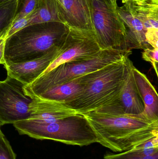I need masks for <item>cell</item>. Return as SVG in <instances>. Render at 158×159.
<instances>
[{
  "label": "cell",
  "mask_w": 158,
  "mask_h": 159,
  "mask_svg": "<svg viewBox=\"0 0 158 159\" xmlns=\"http://www.w3.org/2000/svg\"><path fill=\"white\" fill-rule=\"evenodd\" d=\"M93 130L98 143L114 152L127 151L158 136V121L142 114L124 113L118 102L82 114Z\"/></svg>",
  "instance_id": "6da1fadb"
},
{
  "label": "cell",
  "mask_w": 158,
  "mask_h": 159,
  "mask_svg": "<svg viewBox=\"0 0 158 159\" xmlns=\"http://www.w3.org/2000/svg\"><path fill=\"white\" fill-rule=\"evenodd\" d=\"M129 57L79 77L82 89L63 102L81 114L118 102L130 61Z\"/></svg>",
  "instance_id": "7a4b0ae2"
},
{
  "label": "cell",
  "mask_w": 158,
  "mask_h": 159,
  "mask_svg": "<svg viewBox=\"0 0 158 159\" xmlns=\"http://www.w3.org/2000/svg\"><path fill=\"white\" fill-rule=\"evenodd\" d=\"M68 29L65 23L50 21L31 24L19 30L6 40V65L43 57L60 43Z\"/></svg>",
  "instance_id": "3957f363"
},
{
  "label": "cell",
  "mask_w": 158,
  "mask_h": 159,
  "mask_svg": "<svg viewBox=\"0 0 158 159\" xmlns=\"http://www.w3.org/2000/svg\"><path fill=\"white\" fill-rule=\"evenodd\" d=\"M13 125L19 134L38 140H53L80 147L98 143L93 130L82 114L50 123L26 120L15 122Z\"/></svg>",
  "instance_id": "277c9868"
},
{
  "label": "cell",
  "mask_w": 158,
  "mask_h": 159,
  "mask_svg": "<svg viewBox=\"0 0 158 159\" xmlns=\"http://www.w3.org/2000/svg\"><path fill=\"white\" fill-rule=\"evenodd\" d=\"M132 52H124L113 49L100 50L92 57L63 63L40 77L26 87L35 95L57 85L92 72L103 67L129 57Z\"/></svg>",
  "instance_id": "5b68a950"
},
{
  "label": "cell",
  "mask_w": 158,
  "mask_h": 159,
  "mask_svg": "<svg viewBox=\"0 0 158 159\" xmlns=\"http://www.w3.org/2000/svg\"><path fill=\"white\" fill-rule=\"evenodd\" d=\"M90 3L93 30L100 49L132 52L126 28L117 9L108 0H90Z\"/></svg>",
  "instance_id": "8992f818"
},
{
  "label": "cell",
  "mask_w": 158,
  "mask_h": 159,
  "mask_svg": "<svg viewBox=\"0 0 158 159\" xmlns=\"http://www.w3.org/2000/svg\"><path fill=\"white\" fill-rule=\"evenodd\" d=\"M100 50L93 31L68 27L59 44L56 58L40 76L63 63L92 57Z\"/></svg>",
  "instance_id": "52a82bcc"
},
{
  "label": "cell",
  "mask_w": 158,
  "mask_h": 159,
  "mask_svg": "<svg viewBox=\"0 0 158 159\" xmlns=\"http://www.w3.org/2000/svg\"><path fill=\"white\" fill-rule=\"evenodd\" d=\"M26 85L7 75L0 81V126L29 119L32 102L24 89Z\"/></svg>",
  "instance_id": "ba28073f"
},
{
  "label": "cell",
  "mask_w": 158,
  "mask_h": 159,
  "mask_svg": "<svg viewBox=\"0 0 158 159\" xmlns=\"http://www.w3.org/2000/svg\"><path fill=\"white\" fill-rule=\"evenodd\" d=\"M26 86L24 89L32 100L29 107L30 117L28 120L39 123H50L81 114L64 102L43 99L37 96Z\"/></svg>",
  "instance_id": "9c48e42d"
},
{
  "label": "cell",
  "mask_w": 158,
  "mask_h": 159,
  "mask_svg": "<svg viewBox=\"0 0 158 159\" xmlns=\"http://www.w3.org/2000/svg\"><path fill=\"white\" fill-rule=\"evenodd\" d=\"M59 44L53 48L41 57L29 61L6 65L4 67L7 75L19 80L26 86L31 84L44 72L56 58Z\"/></svg>",
  "instance_id": "30bf717a"
},
{
  "label": "cell",
  "mask_w": 158,
  "mask_h": 159,
  "mask_svg": "<svg viewBox=\"0 0 158 159\" xmlns=\"http://www.w3.org/2000/svg\"><path fill=\"white\" fill-rule=\"evenodd\" d=\"M121 19L127 30V40L130 49H144L149 47L146 41V30L142 22L135 16L129 2L117 8Z\"/></svg>",
  "instance_id": "8fae6325"
},
{
  "label": "cell",
  "mask_w": 158,
  "mask_h": 159,
  "mask_svg": "<svg viewBox=\"0 0 158 159\" xmlns=\"http://www.w3.org/2000/svg\"><path fill=\"white\" fill-rule=\"evenodd\" d=\"M133 72L138 91L144 106L142 115L150 121H158V95L156 89L146 75L134 66Z\"/></svg>",
  "instance_id": "7c38bea8"
},
{
  "label": "cell",
  "mask_w": 158,
  "mask_h": 159,
  "mask_svg": "<svg viewBox=\"0 0 158 159\" xmlns=\"http://www.w3.org/2000/svg\"><path fill=\"white\" fill-rule=\"evenodd\" d=\"M133 67L132 62L130 61L119 103L125 114L139 115L143 112L144 106L135 83L133 72Z\"/></svg>",
  "instance_id": "4fadbf2b"
},
{
  "label": "cell",
  "mask_w": 158,
  "mask_h": 159,
  "mask_svg": "<svg viewBox=\"0 0 158 159\" xmlns=\"http://www.w3.org/2000/svg\"><path fill=\"white\" fill-rule=\"evenodd\" d=\"M103 159H158V136L117 154H108Z\"/></svg>",
  "instance_id": "5bb4252c"
},
{
  "label": "cell",
  "mask_w": 158,
  "mask_h": 159,
  "mask_svg": "<svg viewBox=\"0 0 158 159\" xmlns=\"http://www.w3.org/2000/svg\"><path fill=\"white\" fill-rule=\"evenodd\" d=\"M129 3L146 31L158 29V0H130Z\"/></svg>",
  "instance_id": "9a60e30c"
},
{
  "label": "cell",
  "mask_w": 158,
  "mask_h": 159,
  "mask_svg": "<svg viewBox=\"0 0 158 159\" xmlns=\"http://www.w3.org/2000/svg\"><path fill=\"white\" fill-rule=\"evenodd\" d=\"M63 4L67 26L93 31L91 20L78 0H63Z\"/></svg>",
  "instance_id": "2e32d148"
},
{
  "label": "cell",
  "mask_w": 158,
  "mask_h": 159,
  "mask_svg": "<svg viewBox=\"0 0 158 159\" xmlns=\"http://www.w3.org/2000/svg\"><path fill=\"white\" fill-rule=\"evenodd\" d=\"M36 12L30 25L50 21L65 24V12L57 0H37Z\"/></svg>",
  "instance_id": "e0dca14e"
},
{
  "label": "cell",
  "mask_w": 158,
  "mask_h": 159,
  "mask_svg": "<svg viewBox=\"0 0 158 159\" xmlns=\"http://www.w3.org/2000/svg\"><path fill=\"white\" fill-rule=\"evenodd\" d=\"M82 88V83L79 77H78L66 83L50 88L36 95L43 99L63 102L77 95L80 92Z\"/></svg>",
  "instance_id": "ac0fdd59"
},
{
  "label": "cell",
  "mask_w": 158,
  "mask_h": 159,
  "mask_svg": "<svg viewBox=\"0 0 158 159\" xmlns=\"http://www.w3.org/2000/svg\"><path fill=\"white\" fill-rule=\"evenodd\" d=\"M17 0H12L0 5V37L6 40L7 32L14 22Z\"/></svg>",
  "instance_id": "d6986e66"
},
{
  "label": "cell",
  "mask_w": 158,
  "mask_h": 159,
  "mask_svg": "<svg viewBox=\"0 0 158 159\" xmlns=\"http://www.w3.org/2000/svg\"><path fill=\"white\" fill-rule=\"evenodd\" d=\"M37 3V0H17L14 22L32 14L36 10Z\"/></svg>",
  "instance_id": "ffe728a7"
},
{
  "label": "cell",
  "mask_w": 158,
  "mask_h": 159,
  "mask_svg": "<svg viewBox=\"0 0 158 159\" xmlns=\"http://www.w3.org/2000/svg\"><path fill=\"white\" fill-rule=\"evenodd\" d=\"M0 159H16L15 154L2 130H0Z\"/></svg>",
  "instance_id": "44dd1931"
},
{
  "label": "cell",
  "mask_w": 158,
  "mask_h": 159,
  "mask_svg": "<svg viewBox=\"0 0 158 159\" xmlns=\"http://www.w3.org/2000/svg\"><path fill=\"white\" fill-rule=\"evenodd\" d=\"M35 16V12L34 11L32 14L13 22L11 28L7 32L6 39L19 30L30 25L31 21L32 19L34 18Z\"/></svg>",
  "instance_id": "7402d4cb"
},
{
  "label": "cell",
  "mask_w": 158,
  "mask_h": 159,
  "mask_svg": "<svg viewBox=\"0 0 158 159\" xmlns=\"http://www.w3.org/2000/svg\"><path fill=\"white\" fill-rule=\"evenodd\" d=\"M142 57L144 60L151 64L158 76V48L149 47L145 48L142 54Z\"/></svg>",
  "instance_id": "603a6c76"
},
{
  "label": "cell",
  "mask_w": 158,
  "mask_h": 159,
  "mask_svg": "<svg viewBox=\"0 0 158 159\" xmlns=\"http://www.w3.org/2000/svg\"><path fill=\"white\" fill-rule=\"evenodd\" d=\"M146 41L153 48H158V29L151 28L146 32Z\"/></svg>",
  "instance_id": "cb8c5ba5"
},
{
  "label": "cell",
  "mask_w": 158,
  "mask_h": 159,
  "mask_svg": "<svg viewBox=\"0 0 158 159\" xmlns=\"http://www.w3.org/2000/svg\"><path fill=\"white\" fill-rule=\"evenodd\" d=\"M6 39L4 37H0V64L6 65L5 59V49Z\"/></svg>",
  "instance_id": "d4e9b609"
},
{
  "label": "cell",
  "mask_w": 158,
  "mask_h": 159,
  "mask_svg": "<svg viewBox=\"0 0 158 159\" xmlns=\"http://www.w3.org/2000/svg\"><path fill=\"white\" fill-rule=\"evenodd\" d=\"M78 1H79V2L80 3L83 9L85 10L88 17L89 18L91 21V16H90V0H78ZM91 22H92V21H91Z\"/></svg>",
  "instance_id": "484cf974"
},
{
  "label": "cell",
  "mask_w": 158,
  "mask_h": 159,
  "mask_svg": "<svg viewBox=\"0 0 158 159\" xmlns=\"http://www.w3.org/2000/svg\"><path fill=\"white\" fill-rule=\"evenodd\" d=\"M109 2L111 4L113 7L117 9V7H118L117 3V0H108Z\"/></svg>",
  "instance_id": "4316f807"
},
{
  "label": "cell",
  "mask_w": 158,
  "mask_h": 159,
  "mask_svg": "<svg viewBox=\"0 0 158 159\" xmlns=\"http://www.w3.org/2000/svg\"><path fill=\"white\" fill-rule=\"evenodd\" d=\"M10 1H12V0H0V5L3 4L7 2H9Z\"/></svg>",
  "instance_id": "83f0119b"
},
{
  "label": "cell",
  "mask_w": 158,
  "mask_h": 159,
  "mask_svg": "<svg viewBox=\"0 0 158 159\" xmlns=\"http://www.w3.org/2000/svg\"><path fill=\"white\" fill-rule=\"evenodd\" d=\"M58 1V2L60 4V5L62 7H63V9H64V7H63V0H57ZM65 12V11H64Z\"/></svg>",
  "instance_id": "f1b7e54d"
},
{
  "label": "cell",
  "mask_w": 158,
  "mask_h": 159,
  "mask_svg": "<svg viewBox=\"0 0 158 159\" xmlns=\"http://www.w3.org/2000/svg\"><path fill=\"white\" fill-rule=\"evenodd\" d=\"M122 2L124 3L126 2H129V1H130V0H122Z\"/></svg>",
  "instance_id": "f546056e"
},
{
  "label": "cell",
  "mask_w": 158,
  "mask_h": 159,
  "mask_svg": "<svg viewBox=\"0 0 158 159\" xmlns=\"http://www.w3.org/2000/svg\"><path fill=\"white\" fill-rule=\"evenodd\" d=\"M0 130H1V126H0Z\"/></svg>",
  "instance_id": "4dcf8cb0"
}]
</instances>
